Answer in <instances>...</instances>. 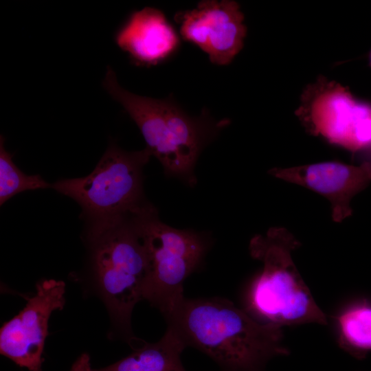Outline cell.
<instances>
[{
    "label": "cell",
    "instance_id": "15",
    "mask_svg": "<svg viewBox=\"0 0 371 371\" xmlns=\"http://www.w3.org/2000/svg\"><path fill=\"white\" fill-rule=\"evenodd\" d=\"M90 357L87 353H82L73 363L69 371H92Z\"/></svg>",
    "mask_w": 371,
    "mask_h": 371
},
{
    "label": "cell",
    "instance_id": "9",
    "mask_svg": "<svg viewBox=\"0 0 371 371\" xmlns=\"http://www.w3.org/2000/svg\"><path fill=\"white\" fill-rule=\"evenodd\" d=\"M175 20L181 38L206 53L213 64H229L243 47L247 27L234 1H202L194 9L177 13Z\"/></svg>",
    "mask_w": 371,
    "mask_h": 371
},
{
    "label": "cell",
    "instance_id": "2",
    "mask_svg": "<svg viewBox=\"0 0 371 371\" xmlns=\"http://www.w3.org/2000/svg\"><path fill=\"white\" fill-rule=\"evenodd\" d=\"M102 87L136 124L146 148L162 165L166 175L194 185L197 159L228 121L217 122L206 111L191 117L172 99H156L123 88L114 70L108 67Z\"/></svg>",
    "mask_w": 371,
    "mask_h": 371
},
{
    "label": "cell",
    "instance_id": "5",
    "mask_svg": "<svg viewBox=\"0 0 371 371\" xmlns=\"http://www.w3.org/2000/svg\"><path fill=\"white\" fill-rule=\"evenodd\" d=\"M151 157L146 147L126 151L111 143L89 175L58 180L52 188L80 205L86 228L102 225L146 202L143 170Z\"/></svg>",
    "mask_w": 371,
    "mask_h": 371
},
{
    "label": "cell",
    "instance_id": "12",
    "mask_svg": "<svg viewBox=\"0 0 371 371\" xmlns=\"http://www.w3.org/2000/svg\"><path fill=\"white\" fill-rule=\"evenodd\" d=\"M186 347L181 337L167 327L159 341H143L126 357L92 371H186L181 360V355Z\"/></svg>",
    "mask_w": 371,
    "mask_h": 371
},
{
    "label": "cell",
    "instance_id": "6",
    "mask_svg": "<svg viewBox=\"0 0 371 371\" xmlns=\"http://www.w3.org/2000/svg\"><path fill=\"white\" fill-rule=\"evenodd\" d=\"M132 216L148 258L144 300L166 319L186 298L183 283L201 262L207 242L196 232L173 228L161 222L150 203L146 202Z\"/></svg>",
    "mask_w": 371,
    "mask_h": 371
},
{
    "label": "cell",
    "instance_id": "4",
    "mask_svg": "<svg viewBox=\"0 0 371 371\" xmlns=\"http://www.w3.org/2000/svg\"><path fill=\"white\" fill-rule=\"evenodd\" d=\"M301 243L286 229L276 227L249 243L251 257L262 265L248 293L250 308L263 322L279 325H326V315L317 304L292 257Z\"/></svg>",
    "mask_w": 371,
    "mask_h": 371
},
{
    "label": "cell",
    "instance_id": "16",
    "mask_svg": "<svg viewBox=\"0 0 371 371\" xmlns=\"http://www.w3.org/2000/svg\"><path fill=\"white\" fill-rule=\"evenodd\" d=\"M370 65H371V53H370Z\"/></svg>",
    "mask_w": 371,
    "mask_h": 371
},
{
    "label": "cell",
    "instance_id": "11",
    "mask_svg": "<svg viewBox=\"0 0 371 371\" xmlns=\"http://www.w3.org/2000/svg\"><path fill=\"white\" fill-rule=\"evenodd\" d=\"M117 46L139 66L157 65L171 56L179 37L159 10L146 7L132 12L114 35Z\"/></svg>",
    "mask_w": 371,
    "mask_h": 371
},
{
    "label": "cell",
    "instance_id": "7",
    "mask_svg": "<svg viewBox=\"0 0 371 371\" xmlns=\"http://www.w3.org/2000/svg\"><path fill=\"white\" fill-rule=\"evenodd\" d=\"M296 114L309 133L331 144L353 153L371 147V106L335 82L308 86Z\"/></svg>",
    "mask_w": 371,
    "mask_h": 371
},
{
    "label": "cell",
    "instance_id": "14",
    "mask_svg": "<svg viewBox=\"0 0 371 371\" xmlns=\"http://www.w3.org/2000/svg\"><path fill=\"white\" fill-rule=\"evenodd\" d=\"M5 139L0 137V204L16 194L28 190L52 188L40 175H29L22 172L12 160L13 155L5 148Z\"/></svg>",
    "mask_w": 371,
    "mask_h": 371
},
{
    "label": "cell",
    "instance_id": "10",
    "mask_svg": "<svg viewBox=\"0 0 371 371\" xmlns=\"http://www.w3.org/2000/svg\"><path fill=\"white\" fill-rule=\"evenodd\" d=\"M269 172L326 197L331 204L333 220L337 223L352 214L351 199L371 182L370 162L353 166L326 161L287 168H275Z\"/></svg>",
    "mask_w": 371,
    "mask_h": 371
},
{
    "label": "cell",
    "instance_id": "13",
    "mask_svg": "<svg viewBox=\"0 0 371 371\" xmlns=\"http://www.w3.org/2000/svg\"><path fill=\"white\" fill-rule=\"evenodd\" d=\"M333 319L339 347L357 359H366L371 353V300L348 302Z\"/></svg>",
    "mask_w": 371,
    "mask_h": 371
},
{
    "label": "cell",
    "instance_id": "1",
    "mask_svg": "<svg viewBox=\"0 0 371 371\" xmlns=\"http://www.w3.org/2000/svg\"><path fill=\"white\" fill-rule=\"evenodd\" d=\"M165 319L187 347L223 371H263L271 359L290 353L282 326L260 322L225 298L186 297Z\"/></svg>",
    "mask_w": 371,
    "mask_h": 371
},
{
    "label": "cell",
    "instance_id": "3",
    "mask_svg": "<svg viewBox=\"0 0 371 371\" xmlns=\"http://www.w3.org/2000/svg\"><path fill=\"white\" fill-rule=\"evenodd\" d=\"M91 269L112 323L131 344L136 337L131 315L144 300L148 258L132 212L109 223L86 228Z\"/></svg>",
    "mask_w": 371,
    "mask_h": 371
},
{
    "label": "cell",
    "instance_id": "8",
    "mask_svg": "<svg viewBox=\"0 0 371 371\" xmlns=\"http://www.w3.org/2000/svg\"><path fill=\"white\" fill-rule=\"evenodd\" d=\"M65 293L62 280L39 281L25 307L1 326L0 353L29 371H41L49 319L54 311L64 308Z\"/></svg>",
    "mask_w": 371,
    "mask_h": 371
}]
</instances>
